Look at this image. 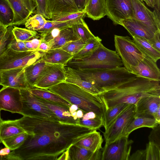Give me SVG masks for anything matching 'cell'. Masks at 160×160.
<instances>
[{
	"instance_id": "cell-1",
	"label": "cell",
	"mask_w": 160,
	"mask_h": 160,
	"mask_svg": "<svg viewBox=\"0 0 160 160\" xmlns=\"http://www.w3.org/2000/svg\"><path fill=\"white\" fill-rule=\"evenodd\" d=\"M15 120L28 136L21 146L4 157L5 160H57L93 130L80 125L26 116Z\"/></svg>"
},
{
	"instance_id": "cell-2",
	"label": "cell",
	"mask_w": 160,
	"mask_h": 160,
	"mask_svg": "<svg viewBox=\"0 0 160 160\" xmlns=\"http://www.w3.org/2000/svg\"><path fill=\"white\" fill-rule=\"evenodd\" d=\"M98 95L106 109L123 103L136 105L139 99L144 97L160 96V81L136 76Z\"/></svg>"
},
{
	"instance_id": "cell-3",
	"label": "cell",
	"mask_w": 160,
	"mask_h": 160,
	"mask_svg": "<svg viewBox=\"0 0 160 160\" xmlns=\"http://www.w3.org/2000/svg\"><path fill=\"white\" fill-rule=\"evenodd\" d=\"M48 90L59 96L71 104L77 105L84 113L93 112L103 119L106 109L98 95L93 94L74 84L65 81Z\"/></svg>"
},
{
	"instance_id": "cell-4",
	"label": "cell",
	"mask_w": 160,
	"mask_h": 160,
	"mask_svg": "<svg viewBox=\"0 0 160 160\" xmlns=\"http://www.w3.org/2000/svg\"><path fill=\"white\" fill-rule=\"evenodd\" d=\"M73 69L83 79L93 84L101 93L136 76L123 66L111 68Z\"/></svg>"
},
{
	"instance_id": "cell-5",
	"label": "cell",
	"mask_w": 160,
	"mask_h": 160,
	"mask_svg": "<svg viewBox=\"0 0 160 160\" xmlns=\"http://www.w3.org/2000/svg\"><path fill=\"white\" fill-rule=\"evenodd\" d=\"M122 66L121 58L116 52L107 48L101 43L90 56L82 60L72 59L67 66L78 69L111 68Z\"/></svg>"
},
{
	"instance_id": "cell-6",
	"label": "cell",
	"mask_w": 160,
	"mask_h": 160,
	"mask_svg": "<svg viewBox=\"0 0 160 160\" xmlns=\"http://www.w3.org/2000/svg\"><path fill=\"white\" fill-rule=\"evenodd\" d=\"M43 53L38 50L16 51L8 47L0 56V72L25 68L41 58Z\"/></svg>"
},
{
	"instance_id": "cell-7",
	"label": "cell",
	"mask_w": 160,
	"mask_h": 160,
	"mask_svg": "<svg viewBox=\"0 0 160 160\" xmlns=\"http://www.w3.org/2000/svg\"><path fill=\"white\" fill-rule=\"evenodd\" d=\"M114 41L115 51L121 58L124 67L131 73V66L137 65L145 55L128 36L115 35Z\"/></svg>"
},
{
	"instance_id": "cell-8",
	"label": "cell",
	"mask_w": 160,
	"mask_h": 160,
	"mask_svg": "<svg viewBox=\"0 0 160 160\" xmlns=\"http://www.w3.org/2000/svg\"><path fill=\"white\" fill-rule=\"evenodd\" d=\"M20 90L22 99V109L20 114L23 116L59 121L55 115L41 103L28 89Z\"/></svg>"
},
{
	"instance_id": "cell-9",
	"label": "cell",
	"mask_w": 160,
	"mask_h": 160,
	"mask_svg": "<svg viewBox=\"0 0 160 160\" xmlns=\"http://www.w3.org/2000/svg\"><path fill=\"white\" fill-rule=\"evenodd\" d=\"M133 141L122 135L114 141L105 143L101 149V160H128Z\"/></svg>"
},
{
	"instance_id": "cell-10",
	"label": "cell",
	"mask_w": 160,
	"mask_h": 160,
	"mask_svg": "<svg viewBox=\"0 0 160 160\" xmlns=\"http://www.w3.org/2000/svg\"><path fill=\"white\" fill-rule=\"evenodd\" d=\"M136 114V105L130 104L103 132L105 143H109L123 135L125 129Z\"/></svg>"
},
{
	"instance_id": "cell-11",
	"label": "cell",
	"mask_w": 160,
	"mask_h": 160,
	"mask_svg": "<svg viewBox=\"0 0 160 160\" xmlns=\"http://www.w3.org/2000/svg\"><path fill=\"white\" fill-rule=\"evenodd\" d=\"M106 15L115 25L124 20L133 18L131 0H105Z\"/></svg>"
},
{
	"instance_id": "cell-12",
	"label": "cell",
	"mask_w": 160,
	"mask_h": 160,
	"mask_svg": "<svg viewBox=\"0 0 160 160\" xmlns=\"http://www.w3.org/2000/svg\"><path fill=\"white\" fill-rule=\"evenodd\" d=\"M133 18L145 24L155 32L160 31V12L150 10L141 0H131Z\"/></svg>"
},
{
	"instance_id": "cell-13",
	"label": "cell",
	"mask_w": 160,
	"mask_h": 160,
	"mask_svg": "<svg viewBox=\"0 0 160 160\" xmlns=\"http://www.w3.org/2000/svg\"><path fill=\"white\" fill-rule=\"evenodd\" d=\"M66 77L65 66L60 64H48L34 87L48 89L65 81Z\"/></svg>"
},
{
	"instance_id": "cell-14",
	"label": "cell",
	"mask_w": 160,
	"mask_h": 160,
	"mask_svg": "<svg viewBox=\"0 0 160 160\" xmlns=\"http://www.w3.org/2000/svg\"><path fill=\"white\" fill-rule=\"evenodd\" d=\"M22 109L20 90L8 87L0 89V110L20 114Z\"/></svg>"
},
{
	"instance_id": "cell-15",
	"label": "cell",
	"mask_w": 160,
	"mask_h": 160,
	"mask_svg": "<svg viewBox=\"0 0 160 160\" xmlns=\"http://www.w3.org/2000/svg\"><path fill=\"white\" fill-rule=\"evenodd\" d=\"M14 13L12 26L24 24L35 12L36 6L33 0H8Z\"/></svg>"
},
{
	"instance_id": "cell-16",
	"label": "cell",
	"mask_w": 160,
	"mask_h": 160,
	"mask_svg": "<svg viewBox=\"0 0 160 160\" xmlns=\"http://www.w3.org/2000/svg\"><path fill=\"white\" fill-rule=\"evenodd\" d=\"M131 73L137 76L160 81V71L156 62L145 55L137 65L131 66Z\"/></svg>"
},
{
	"instance_id": "cell-17",
	"label": "cell",
	"mask_w": 160,
	"mask_h": 160,
	"mask_svg": "<svg viewBox=\"0 0 160 160\" xmlns=\"http://www.w3.org/2000/svg\"><path fill=\"white\" fill-rule=\"evenodd\" d=\"M25 68L12 69L0 72L2 77L1 85L20 89L32 88L28 84L25 74Z\"/></svg>"
},
{
	"instance_id": "cell-18",
	"label": "cell",
	"mask_w": 160,
	"mask_h": 160,
	"mask_svg": "<svg viewBox=\"0 0 160 160\" xmlns=\"http://www.w3.org/2000/svg\"><path fill=\"white\" fill-rule=\"evenodd\" d=\"M47 5L50 20L55 16L79 11L74 0H47Z\"/></svg>"
},
{
	"instance_id": "cell-19",
	"label": "cell",
	"mask_w": 160,
	"mask_h": 160,
	"mask_svg": "<svg viewBox=\"0 0 160 160\" xmlns=\"http://www.w3.org/2000/svg\"><path fill=\"white\" fill-rule=\"evenodd\" d=\"M135 116L153 118V116L160 107V96H147L142 98L136 105Z\"/></svg>"
},
{
	"instance_id": "cell-20",
	"label": "cell",
	"mask_w": 160,
	"mask_h": 160,
	"mask_svg": "<svg viewBox=\"0 0 160 160\" xmlns=\"http://www.w3.org/2000/svg\"><path fill=\"white\" fill-rule=\"evenodd\" d=\"M120 25L124 27L130 34L147 40L152 38L155 33L148 26L133 18L122 21Z\"/></svg>"
},
{
	"instance_id": "cell-21",
	"label": "cell",
	"mask_w": 160,
	"mask_h": 160,
	"mask_svg": "<svg viewBox=\"0 0 160 160\" xmlns=\"http://www.w3.org/2000/svg\"><path fill=\"white\" fill-rule=\"evenodd\" d=\"M36 97L41 103L55 115L60 122L68 124L79 125L78 122L72 116L68 108Z\"/></svg>"
},
{
	"instance_id": "cell-22",
	"label": "cell",
	"mask_w": 160,
	"mask_h": 160,
	"mask_svg": "<svg viewBox=\"0 0 160 160\" xmlns=\"http://www.w3.org/2000/svg\"><path fill=\"white\" fill-rule=\"evenodd\" d=\"M101 149L93 152L85 148L73 144L67 149L68 160H101Z\"/></svg>"
},
{
	"instance_id": "cell-23",
	"label": "cell",
	"mask_w": 160,
	"mask_h": 160,
	"mask_svg": "<svg viewBox=\"0 0 160 160\" xmlns=\"http://www.w3.org/2000/svg\"><path fill=\"white\" fill-rule=\"evenodd\" d=\"M73 56L61 48L52 49L43 52L41 59L47 63L67 66Z\"/></svg>"
},
{
	"instance_id": "cell-24",
	"label": "cell",
	"mask_w": 160,
	"mask_h": 160,
	"mask_svg": "<svg viewBox=\"0 0 160 160\" xmlns=\"http://www.w3.org/2000/svg\"><path fill=\"white\" fill-rule=\"evenodd\" d=\"M66 77L65 82L74 84L94 95H98L101 92L92 83L83 79L72 68L65 67Z\"/></svg>"
},
{
	"instance_id": "cell-25",
	"label": "cell",
	"mask_w": 160,
	"mask_h": 160,
	"mask_svg": "<svg viewBox=\"0 0 160 160\" xmlns=\"http://www.w3.org/2000/svg\"><path fill=\"white\" fill-rule=\"evenodd\" d=\"M103 142V139L100 133L96 130H94L74 144L96 152L102 148Z\"/></svg>"
},
{
	"instance_id": "cell-26",
	"label": "cell",
	"mask_w": 160,
	"mask_h": 160,
	"mask_svg": "<svg viewBox=\"0 0 160 160\" xmlns=\"http://www.w3.org/2000/svg\"><path fill=\"white\" fill-rule=\"evenodd\" d=\"M48 63L41 58L25 68V74L27 81L32 88L39 79Z\"/></svg>"
},
{
	"instance_id": "cell-27",
	"label": "cell",
	"mask_w": 160,
	"mask_h": 160,
	"mask_svg": "<svg viewBox=\"0 0 160 160\" xmlns=\"http://www.w3.org/2000/svg\"><path fill=\"white\" fill-rule=\"evenodd\" d=\"M83 11L88 18L99 20L106 15L105 0H89Z\"/></svg>"
},
{
	"instance_id": "cell-28",
	"label": "cell",
	"mask_w": 160,
	"mask_h": 160,
	"mask_svg": "<svg viewBox=\"0 0 160 160\" xmlns=\"http://www.w3.org/2000/svg\"><path fill=\"white\" fill-rule=\"evenodd\" d=\"M160 123L153 118L135 116L125 129L123 135L128 136L132 132L137 129L142 127L152 128Z\"/></svg>"
},
{
	"instance_id": "cell-29",
	"label": "cell",
	"mask_w": 160,
	"mask_h": 160,
	"mask_svg": "<svg viewBox=\"0 0 160 160\" xmlns=\"http://www.w3.org/2000/svg\"><path fill=\"white\" fill-rule=\"evenodd\" d=\"M25 132L15 120L2 119L0 123V143L4 140Z\"/></svg>"
},
{
	"instance_id": "cell-30",
	"label": "cell",
	"mask_w": 160,
	"mask_h": 160,
	"mask_svg": "<svg viewBox=\"0 0 160 160\" xmlns=\"http://www.w3.org/2000/svg\"><path fill=\"white\" fill-rule=\"evenodd\" d=\"M30 92L36 96L60 105L69 108L71 104L65 99L48 89L33 88L28 89Z\"/></svg>"
},
{
	"instance_id": "cell-31",
	"label": "cell",
	"mask_w": 160,
	"mask_h": 160,
	"mask_svg": "<svg viewBox=\"0 0 160 160\" xmlns=\"http://www.w3.org/2000/svg\"><path fill=\"white\" fill-rule=\"evenodd\" d=\"M78 39L72 27L70 26L62 29L57 37L48 43L50 49L61 48L67 43Z\"/></svg>"
},
{
	"instance_id": "cell-32",
	"label": "cell",
	"mask_w": 160,
	"mask_h": 160,
	"mask_svg": "<svg viewBox=\"0 0 160 160\" xmlns=\"http://www.w3.org/2000/svg\"><path fill=\"white\" fill-rule=\"evenodd\" d=\"M130 35L138 47L145 55L156 62L159 59L160 51L153 48L147 39L133 34Z\"/></svg>"
},
{
	"instance_id": "cell-33",
	"label": "cell",
	"mask_w": 160,
	"mask_h": 160,
	"mask_svg": "<svg viewBox=\"0 0 160 160\" xmlns=\"http://www.w3.org/2000/svg\"><path fill=\"white\" fill-rule=\"evenodd\" d=\"M79 125L97 130L103 126V118L94 112H88L79 119Z\"/></svg>"
},
{
	"instance_id": "cell-34",
	"label": "cell",
	"mask_w": 160,
	"mask_h": 160,
	"mask_svg": "<svg viewBox=\"0 0 160 160\" xmlns=\"http://www.w3.org/2000/svg\"><path fill=\"white\" fill-rule=\"evenodd\" d=\"M101 41V39L98 36L91 38L79 52L73 56L72 59L82 60L89 56L98 48Z\"/></svg>"
},
{
	"instance_id": "cell-35",
	"label": "cell",
	"mask_w": 160,
	"mask_h": 160,
	"mask_svg": "<svg viewBox=\"0 0 160 160\" xmlns=\"http://www.w3.org/2000/svg\"><path fill=\"white\" fill-rule=\"evenodd\" d=\"M13 11L8 0H0V25L8 27L12 26Z\"/></svg>"
},
{
	"instance_id": "cell-36",
	"label": "cell",
	"mask_w": 160,
	"mask_h": 160,
	"mask_svg": "<svg viewBox=\"0 0 160 160\" xmlns=\"http://www.w3.org/2000/svg\"><path fill=\"white\" fill-rule=\"evenodd\" d=\"M130 104L121 103L106 109L103 119V126L105 130Z\"/></svg>"
},
{
	"instance_id": "cell-37",
	"label": "cell",
	"mask_w": 160,
	"mask_h": 160,
	"mask_svg": "<svg viewBox=\"0 0 160 160\" xmlns=\"http://www.w3.org/2000/svg\"><path fill=\"white\" fill-rule=\"evenodd\" d=\"M78 38L86 43L91 38L95 36L89 29L87 24L82 19L79 22L71 26Z\"/></svg>"
},
{
	"instance_id": "cell-38",
	"label": "cell",
	"mask_w": 160,
	"mask_h": 160,
	"mask_svg": "<svg viewBox=\"0 0 160 160\" xmlns=\"http://www.w3.org/2000/svg\"><path fill=\"white\" fill-rule=\"evenodd\" d=\"M12 32L17 41L23 42L28 41L39 35L36 31L15 26L13 27Z\"/></svg>"
},
{
	"instance_id": "cell-39",
	"label": "cell",
	"mask_w": 160,
	"mask_h": 160,
	"mask_svg": "<svg viewBox=\"0 0 160 160\" xmlns=\"http://www.w3.org/2000/svg\"><path fill=\"white\" fill-rule=\"evenodd\" d=\"M28 136L26 132L15 135L2 140V143L4 146L13 151L19 148L24 143Z\"/></svg>"
},
{
	"instance_id": "cell-40",
	"label": "cell",
	"mask_w": 160,
	"mask_h": 160,
	"mask_svg": "<svg viewBox=\"0 0 160 160\" xmlns=\"http://www.w3.org/2000/svg\"><path fill=\"white\" fill-rule=\"evenodd\" d=\"M47 20L42 15L36 13L30 17L24 23L25 27L28 29L37 32L45 24Z\"/></svg>"
},
{
	"instance_id": "cell-41",
	"label": "cell",
	"mask_w": 160,
	"mask_h": 160,
	"mask_svg": "<svg viewBox=\"0 0 160 160\" xmlns=\"http://www.w3.org/2000/svg\"><path fill=\"white\" fill-rule=\"evenodd\" d=\"M83 18L79 20L70 21L65 22H57L53 20H47L44 25L37 32L39 34L46 32L55 28L67 27L80 22Z\"/></svg>"
},
{
	"instance_id": "cell-42",
	"label": "cell",
	"mask_w": 160,
	"mask_h": 160,
	"mask_svg": "<svg viewBox=\"0 0 160 160\" xmlns=\"http://www.w3.org/2000/svg\"><path fill=\"white\" fill-rule=\"evenodd\" d=\"M145 160H160V146L149 141L144 149Z\"/></svg>"
},
{
	"instance_id": "cell-43",
	"label": "cell",
	"mask_w": 160,
	"mask_h": 160,
	"mask_svg": "<svg viewBox=\"0 0 160 160\" xmlns=\"http://www.w3.org/2000/svg\"><path fill=\"white\" fill-rule=\"evenodd\" d=\"M86 43L80 39L69 42L61 48L73 56L79 52Z\"/></svg>"
},
{
	"instance_id": "cell-44",
	"label": "cell",
	"mask_w": 160,
	"mask_h": 160,
	"mask_svg": "<svg viewBox=\"0 0 160 160\" xmlns=\"http://www.w3.org/2000/svg\"><path fill=\"white\" fill-rule=\"evenodd\" d=\"M84 11H78L66 14L55 16L51 20L57 22H65L70 21L77 20L83 18L86 16Z\"/></svg>"
},
{
	"instance_id": "cell-45",
	"label": "cell",
	"mask_w": 160,
	"mask_h": 160,
	"mask_svg": "<svg viewBox=\"0 0 160 160\" xmlns=\"http://www.w3.org/2000/svg\"><path fill=\"white\" fill-rule=\"evenodd\" d=\"M12 28V26L7 27L6 31L0 41V56L7 48L9 44L14 37Z\"/></svg>"
},
{
	"instance_id": "cell-46",
	"label": "cell",
	"mask_w": 160,
	"mask_h": 160,
	"mask_svg": "<svg viewBox=\"0 0 160 160\" xmlns=\"http://www.w3.org/2000/svg\"><path fill=\"white\" fill-rule=\"evenodd\" d=\"M67 27H68L55 28L46 32L39 34L43 41L48 42L54 40L58 36L62 29Z\"/></svg>"
},
{
	"instance_id": "cell-47",
	"label": "cell",
	"mask_w": 160,
	"mask_h": 160,
	"mask_svg": "<svg viewBox=\"0 0 160 160\" xmlns=\"http://www.w3.org/2000/svg\"><path fill=\"white\" fill-rule=\"evenodd\" d=\"M36 7V13L40 14L46 19H50L47 12V0H33Z\"/></svg>"
},
{
	"instance_id": "cell-48",
	"label": "cell",
	"mask_w": 160,
	"mask_h": 160,
	"mask_svg": "<svg viewBox=\"0 0 160 160\" xmlns=\"http://www.w3.org/2000/svg\"><path fill=\"white\" fill-rule=\"evenodd\" d=\"M8 47L16 51H27L29 50L26 47L24 42L17 41L14 37L8 45Z\"/></svg>"
},
{
	"instance_id": "cell-49",
	"label": "cell",
	"mask_w": 160,
	"mask_h": 160,
	"mask_svg": "<svg viewBox=\"0 0 160 160\" xmlns=\"http://www.w3.org/2000/svg\"><path fill=\"white\" fill-rule=\"evenodd\" d=\"M152 129V130L148 137L149 141L152 142L160 146V124Z\"/></svg>"
},
{
	"instance_id": "cell-50",
	"label": "cell",
	"mask_w": 160,
	"mask_h": 160,
	"mask_svg": "<svg viewBox=\"0 0 160 160\" xmlns=\"http://www.w3.org/2000/svg\"><path fill=\"white\" fill-rule=\"evenodd\" d=\"M42 41V39L39 35L28 41H25L26 47L29 50H36L37 49Z\"/></svg>"
},
{
	"instance_id": "cell-51",
	"label": "cell",
	"mask_w": 160,
	"mask_h": 160,
	"mask_svg": "<svg viewBox=\"0 0 160 160\" xmlns=\"http://www.w3.org/2000/svg\"><path fill=\"white\" fill-rule=\"evenodd\" d=\"M160 31L155 33L154 36L151 38L147 40L155 49L160 51Z\"/></svg>"
},
{
	"instance_id": "cell-52",
	"label": "cell",
	"mask_w": 160,
	"mask_h": 160,
	"mask_svg": "<svg viewBox=\"0 0 160 160\" xmlns=\"http://www.w3.org/2000/svg\"><path fill=\"white\" fill-rule=\"evenodd\" d=\"M50 48L49 43L42 40V41L38 47L37 50L44 52L50 49Z\"/></svg>"
},
{
	"instance_id": "cell-53",
	"label": "cell",
	"mask_w": 160,
	"mask_h": 160,
	"mask_svg": "<svg viewBox=\"0 0 160 160\" xmlns=\"http://www.w3.org/2000/svg\"><path fill=\"white\" fill-rule=\"evenodd\" d=\"M79 11H83L85 7L86 0H74Z\"/></svg>"
},
{
	"instance_id": "cell-54",
	"label": "cell",
	"mask_w": 160,
	"mask_h": 160,
	"mask_svg": "<svg viewBox=\"0 0 160 160\" xmlns=\"http://www.w3.org/2000/svg\"><path fill=\"white\" fill-rule=\"evenodd\" d=\"M11 151L9 148H5L0 149V155L2 156H5L8 155Z\"/></svg>"
},
{
	"instance_id": "cell-55",
	"label": "cell",
	"mask_w": 160,
	"mask_h": 160,
	"mask_svg": "<svg viewBox=\"0 0 160 160\" xmlns=\"http://www.w3.org/2000/svg\"><path fill=\"white\" fill-rule=\"evenodd\" d=\"M57 160H68V152L66 150L63 152L57 159Z\"/></svg>"
},
{
	"instance_id": "cell-56",
	"label": "cell",
	"mask_w": 160,
	"mask_h": 160,
	"mask_svg": "<svg viewBox=\"0 0 160 160\" xmlns=\"http://www.w3.org/2000/svg\"><path fill=\"white\" fill-rule=\"evenodd\" d=\"M144 1L149 7L154 8L155 5V0H141Z\"/></svg>"
},
{
	"instance_id": "cell-57",
	"label": "cell",
	"mask_w": 160,
	"mask_h": 160,
	"mask_svg": "<svg viewBox=\"0 0 160 160\" xmlns=\"http://www.w3.org/2000/svg\"><path fill=\"white\" fill-rule=\"evenodd\" d=\"M157 122L160 123V107H159L157 111L155 113L153 117Z\"/></svg>"
},
{
	"instance_id": "cell-58",
	"label": "cell",
	"mask_w": 160,
	"mask_h": 160,
	"mask_svg": "<svg viewBox=\"0 0 160 160\" xmlns=\"http://www.w3.org/2000/svg\"><path fill=\"white\" fill-rule=\"evenodd\" d=\"M7 28V27L0 25V41L5 34Z\"/></svg>"
},
{
	"instance_id": "cell-59",
	"label": "cell",
	"mask_w": 160,
	"mask_h": 160,
	"mask_svg": "<svg viewBox=\"0 0 160 160\" xmlns=\"http://www.w3.org/2000/svg\"><path fill=\"white\" fill-rule=\"evenodd\" d=\"M155 5L154 9L158 12L160 10V0H155Z\"/></svg>"
},
{
	"instance_id": "cell-60",
	"label": "cell",
	"mask_w": 160,
	"mask_h": 160,
	"mask_svg": "<svg viewBox=\"0 0 160 160\" xmlns=\"http://www.w3.org/2000/svg\"><path fill=\"white\" fill-rule=\"evenodd\" d=\"M2 82V77L1 72H0V85H1Z\"/></svg>"
},
{
	"instance_id": "cell-61",
	"label": "cell",
	"mask_w": 160,
	"mask_h": 160,
	"mask_svg": "<svg viewBox=\"0 0 160 160\" xmlns=\"http://www.w3.org/2000/svg\"><path fill=\"white\" fill-rule=\"evenodd\" d=\"M1 148H0V149ZM5 160L3 156H2L0 155V160Z\"/></svg>"
},
{
	"instance_id": "cell-62",
	"label": "cell",
	"mask_w": 160,
	"mask_h": 160,
	"mask_svg": "<svg viewBox=\"0 0 160 160\" xmlns=\"http://www.w3.org/2000/svg\"><path fill=\"white\" fill-rule=\"evenodd\" d=\"M89 0H86L85 4V7L87 5V3H88Z\"/></svg>"
},
{
	"instance_id": "cell-63",
	"label": "cell",
	"mask_w": 160,
	"mask_h": 160,
	"mask_svg": "<svg viewBox=\"0 0 160 160\" xmlns=\"http://www.w3.org/2000/svg\"><path fill=\"white\" fill-rule=\"evenodd\" d=\"M1 110H0V123L1 121V120H2V119L1 118Z\"/></svg>"
}]
</instances>
